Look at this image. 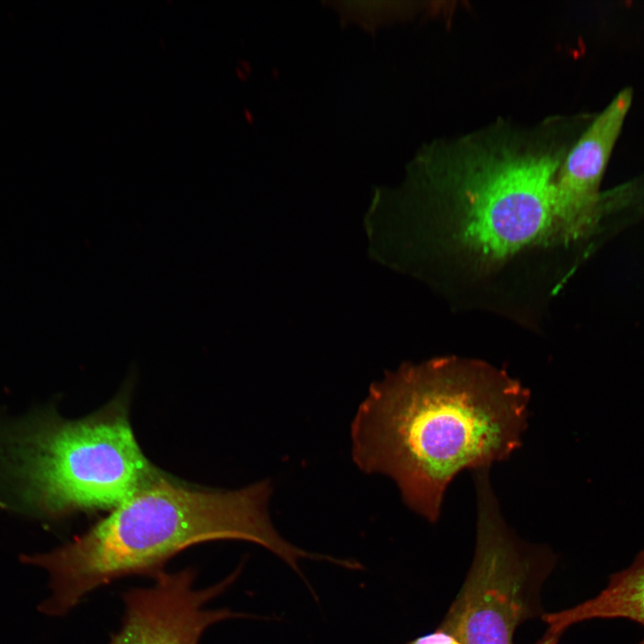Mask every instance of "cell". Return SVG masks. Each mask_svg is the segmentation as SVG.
I'll use <instances>...</instances> for the list:
<instances>
[{"mask_svg": "<svg viewBox=\"0 0 644 644\" xmlns=\"http://www.w3.org/2000/svg\"><path fill=\"white\" fill-rule=\"evenodd\" d=\"M530 392L486 362L444 357L406 364L374 383L351 425L352 457L391 479L402 500L438 521L449 485L521 447Z\"/></svg>", "mask_w": 644, "mask_h": 644, "instance_id": "6da1fadb", "label": "cell"}, {"mask_svg": "<svg viewBox=\"0 0 644 644\" xmlns=\"http://www.w3.org/2000/svg\"><path fill=\"white\" fill-rule=\"evenodd\" d=\"M272 488L269 479L235 490L200 488L162 472L70 542L21 556L48 575L50 592L39 610L64 615L95 589L125 576L154 578L175 555L213 540L255 543L301 575L298 561L315 555L287 542L274 527Z\"/></svg>", "mask_w": 644, "mask_h": 644, "instance_id": "7a4b0ae2", "label": "cell"}, {"mask_svg": "<svg viewBox=\"0 0 644 644\" xmlns=\"http://www.w3.org/2000/svg\"><path fill=\"white\" fill-rule=\"evenodd\" d=\"M10 439L20 498L48 518L112 510L162 473L135 438L127 394L80 419L46 415Z\"/></svg>", "mask_w": 644, "mask_h": 644, "instance_id": "3957f363", "label": "cell"}, {"mask_svg": "<svg viewBox=\"0 0 644 644\" xmlns=\"http://www.w3.org/2000/svg\"><path fill=\"white\" fill-rule=\"evenodd\" d=\"M473 472L476 542L465 580L438 626L463 644H514L517 628L547 613L541 590L556 557L520 538L506 523L489 478Z\"/></svg>", "mask_w": 644, "mask_h": 644, "instance_id": "277c9868", "label": "cell"}, {"mask_svg": "<svg viewBox=\"0 0 644 644\" xmlns=\"http://www.w3.org/2000/svg\"><path fill=\"white\" fill-rule=\"evenodd\" d=\"M462 169V234L486 260L554 240L555 183L560 159L548 153L482 154Z\"/></svg>", "mask_w": 644, "mask_h": 644, "instance_id": "5b68a950", "label": "cell"}, {"mask_svg": "<svg viewBox=\"0 0 644 644\" xmlns=\"http://www.w3.org/2000/svg\"><path fill=\"white\" fill-rule=\"evenodd\" d=\"M239 573L237 569L220 582L199 589L194 588L193 569L163 571L154 577L152 586L128 589L123 594L122 625L108 644H199L212 624L244 616L226 608L206 607Z\"/></svg>", "mask_w": 644, "mask_h": 644, "instance_id": "8992f818", "label": "cell"}, {"mask_svg": "<svg viewBox=\"0 0 644 644\" xmlns=\"http://www.w3.org/2000/svg\"><path fill=\"white\" fill-rule=\"evenodd\" d=\"M631 100L630 89L618 93L561 162L555 183L554 241L579 240L596 226L599 186Z\"/></svg>", "mask_w": 644, "mask_h": 644, "instance_id": "52a82bcc", "label": "cell"}, {"mask_svg": "<svg viewBox=\"0 0 644 644\" xmlns=\"http://www.w3.org/2000/svg\"><path fill=\"white\" fill-rule=\"evenodd\" d=\"M624 618L644 627V550L626 569L613 573L593 598L572 607L546 613V632L561 637L572 625L591 619Z\"/></svg>", "mask_w": 644, "mask_h": 644, "instance_id": "ba28073f", "label": "cell"}, {"mask_svg": "<svg viewBox=\"0 0 644 644\" xmlns=\"http://www.w3.org/2000/svg\"><path fill=\"white\" fill-rule=\"evenodd\" d=\"M403 644H463L454 634L437 626L432 631L419 636Z\"/></svg>", "mask_w": 644, "mask_h": 644, "instance_id": "9c48e42d", "label": "cell"}, {"mask_svg": "<svg viewBox=\"0 0 644 644\" xmlns=\"http://www.w3.org/2000/svg\"><path fill=\"white\" fill-rule=\"evenodd\" d=\"M560 637L545 632L535 644H559ZM637 644H644V638Z\"/></svg>", "mask_w": 644, "mask_h": 644, "instance_id": "30bf717a", "label": "cell"}]
</instances>
